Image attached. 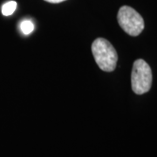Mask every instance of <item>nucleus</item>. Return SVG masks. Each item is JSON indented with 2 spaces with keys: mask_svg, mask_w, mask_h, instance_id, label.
<instances>
[{
  "mask_svg": "<svg viewBox=\"0 0 157 157\" xmlns=\"http://www.w3.org/2000/svg\"><path fill=\"white\" fill-rule=\"evenodd\" d=\"M118 23L125 33L130 36H138L144 29V20L132 7L124 6L120 8L117 15Z\"/></svg>",
  "mask_w": 157,
  "mask_h": 157,
  "instance_id": "nucleus-3",
  "label": "nucleus"
},
{
  "mask_svg": "<svg viewBox=\"0 0 157 157\" xmlns=\"http://www.w3.org/2000/svg\"><path fill=\"white\" fill-rule=\"evenodd\" d=\"M92 52L96 64L104 72H113L117 65L118 55L112 44L105 39L99 38L92 44Z\"/></svg>",
  "mask_w": 157,
  "mask_h": 157,
  "instance_id": "nucleus-1",
  "label": "nucleus"
},
{
  "mask_svg": "<svg viewBox=\"0 0 157 157\" xmlns=\"http://www.w3.org/2000/svg\"><path fill=\"white\" fill-rule=\"evenodd\" d=\"M48 3H52V4H58V3H61V2H64L66 0H45Z\"/></svg>",
  "mask_w": 157,
  "mask_h": 157,
  "instance_id": "nucleus-6",
  "label": "nucleus"
},
{
  "mask_svg": "<svg viewBox=\"0 0 157 157\" xmlns=\"http://www.w3.org/2000/svg\"><path fill=\"white\" fill-rule=\"evenodd\" d=\"M17 9V3L15 1H9L6 2L2 6V13L4 16H10L14 13Z\"/></svg>",
  "mask_w": 157,
  "mask_h": 157,
  "instance_id": "nucleus-4",
  "label": "nucleus"
},
{
  "mask_svg": "<svg viewBox=\"0 0 157 157\" xmlns=\"http://www.w3.org/2000/svg\"><path fill=\"white\" fill-rule=\"evenodd\" d=\"M20 29L22 31V33L25 35H29L32 33L34 30L33 23L30 20H24L20 24Z\"/></svg>",
  "mask_w": 157,
  "mask_h": 157,
  "instance_id": "nucleus-5",
  "label": "nucleus"
},
{
  "mask_svg": "<svg viewBox=\"0 0 157 157\" xmlns=\"http://www.w3.org/2000/svg\"><path fill=\"white\" fill-rule=\"evenodd\" d=\"M132 89L136 94L147 93L152 86V71L148 64L143 59L135 60L131 74Z\"/></svg>",
  "mask_w": 157,
  "mask_h": 157,
  "instance_id": "nucleus-2",
  "label": "nucleus"
}]
</instances>
